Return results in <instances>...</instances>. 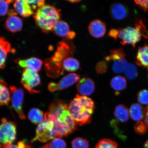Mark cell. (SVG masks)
<instances>
[{
	"label": "cell",
	"instance_id": "6da1fadb",
	"mask_svg": "<svg viewBox=\"0 0 148 148\" xmlns=\"http://www.w3.org/2000/svg\"><path fill=\"white\" fill-rule=\"evenodd\" d=\"M69 105L60 100H55L44 114L53 122L57 138L66 137L77 130V124L68 110Z\"/></svg>",
	"mask_w": 148,
	"mask_h": 148
},
{
	"label": "cell",
	"instance_id": "7a4b0ae2",
	"mask_svg": "<svg viewBox=\"0 0 148 148\" xmlns=\"http://www.w3.org/2000/svg\"><path fill=\"white\" fill-rule=\"evenodd\" d=\"M95 108L94 101L87 96L77 94L70 102L68 110L77 125L90 123Z\"/></svg>",
	"mask_w": 148,
	"mask_h": 148
},
{
	"label": "cell",
	"instance_id": "3957f363",
	"mask_svg": "<svg viewBox=\"0 0 148 148\" xmlns=\"http://www.w3.org/2000/svg\"><path fill=\"white\" fill-rule=\"evenodd\" d=\"M70 43L62 42L59 44L56 53L50 59L45 63L46 73L48 76L53 78L58 77L62 75L64 68L62 62L66 60L68 55L73 52V47L70 48Z\"/></svg>",
	"mask_w": 148,
	"mask_h": 148
},
{
	"label": "cell",
	"instance_id": "277c9868",
	"mask_svg": "<svg viewBox=\"0 0 148 148\" xmlns=\"http://www.w3.org/2000/svg\"><path fill=\"white\" fill-rule=\"evenodd\" d=\"M60 17V9L49 5H44L38 8L34 16L37 25L45 32L53 30Z\"/></svg>",
	"mask_w": 148,
	"mask_h": 148
},
{
	"label": "cell",
	"instance_id": "5b68a950",
	"mask_svg": "<svg viewBox=\"0 0 148 148\" xmlns=\"http://www.w3.org/2000/svg\"><path fill=\"white\" fill-rule=\"evenodd\" d=\"M145 30V25L141 21L137 20L135 27H129L119 29L118 37L121 39V43L123 45L130 44L134 47L136 43L140 40Z\"/></svg>",
	"mask_w": 148,
	"mask_h": 148
},
{
	"label": "cell",
	"instance_id": "8992f818",
	"mask_svg": "<svg viewBox=\"0 0 148 148\" xmlns=\"http://www.w3.org/2000/svg\"><path fill=\"white\" fill-rule=\"evenodd\" d=\"M0 125V147L7 144H11L15 140L16 126L14 122L8 121L5 118L1 120Z\"/></svg>",
	"mask_w": 148,
	"mask_h": 148
},
{
	"label": "cell",
	"instance_id": "52a82bcc",
	"mask_svg": "<svg viewBox=\"0 0 148 148\" xmlns=\"http://www.w3.org/2000/svg\"><path fill=\"white\" fill-rule=\"evenodd\" d=\"M44 117L43 121L37 127L36 138L33 140L38 139L45 143L57 138L53 122L47 117Z\"/></svg>",
	"mask_w": 148,
	"mask_h": 148
},
{
	"label": "cell",
	"instance_id": "ba28073f",
	"mask_svg": "<svg viewBox=\"0 0 148 148\" xmlns=\"http://www.w3.org/2000/svg\"><path fill=\"white\" fill-rule=\"evenodd\" d=\"M21 83L29 93L34 94L39 92L38 90L34 89L40 83V76L37 72L25 68L22 75Z\"/></svg>",
	"mask_w": 148,
	"mask_h": 148
},
{
	"label": "cell",
	"instance_id": "9c48e42d",
	"mask_svg": "<svg viewBox=\"0 0 148 148\" xmlns=\"http://www.w3.org/2000/svg\"><path fill=\"white\" fill-rule=\"evenodd\" d=\"M10 92L12 93V103L15 110L17 112L20 119L24 120L25 116L24 114L23 106L24 97L23 90L14 86L10 87Z\"/></svg>",
	"mask_w": 148,
	"mask_h": 148
},
{
	"label": "cell",
	"instance_id": "30bf717a",
	"mask_svg": "<svg viewBox=\"0 0 148 148\" xmlns=\"http://www.w3.org/2000/svg\"><path fill=\"white\" fill-rule=\"evenodd\" d=\"M80 78V75L78 74L69 73L63 77L58 83H50L48 86V89L52 92L64 90L78 82Z\"/></svg>",
	"mask_w": 148,
	"mask_h": 148
},
{
	"label": "cell",
	"instance_id": "8fae6325",
	"mask_svg": "<svg viewBox=\"0 0 148 148\" xmlns=\"http://www.w3.org/2000/svg\"><path fill=\"white\" fill-rule=\"evenodd\" d=\"M7 13L9 16L5 23V26L7 30L12 33L21 31L23 26L21 18L16 16L17 14L12 9L8 11Z\"/></svg>",
	"mask_w": 148,
	"mask_h": 148
},
{
	"label": "cell",
	"instance_id": "7c38bea8",
	"mask_svg": "<svg viewBox=\"0 0 148 148\" xmlns=\"http://www.w3.org/2000/svg\"><path fill=\"white\" fill-rule=\"evenodd\" d=\"M95 83L91 79L86 77L81 79L77 82V89L81 95L89 96L95 90Z\"/></svg>",
	"mask_w": 148,
	"mask_h": 148
},
{
	"label": "cell",
	"instance_id": "4fadbf2b",
	"mask_svg": "<svg viewBox=\"0 0 148 148\" xmlns=\"http://www.w3.org/2000/svg\"><path fill=\"white\" fill-rule=\"evenodd\" d=\"M89 32L94 38H99L104 36L106 32L105 23L98 19L93 20L88 26Z\"/></svg>",
	"mask_w": 148,
	"mask_h": 148
},
{
	"label": "cell",
	"instance_id": "5bb4252c",
	"mask_svg": "<svg viewBox=\"0 0 148 148\" xmlns=\"http://www.w3.org/2000/svg\"><path fill=\"white\" fill-rule=\"evenodd\" d=\"M14 7L18 14L24 18H27L34 14V10L26 1L18 0L15 1Z\"/></svg>",
	"mask_w": 148,
	"mask_h": 148
},
{
	"label": "cell",
	"instance_id": "9a60e30c",
	"mask_svg": "<svg viewBox=\"0 0 148 148\" xmlns=\"http://www.w3.org/2000/svg\"><path fill=\"white\" fill-rule=\"evenodd\" d=\"M18 63L22 67L38 72L41 69L42 62L39 59L32 57L27 60H20Z\"/></svg>",
	"mask_w": 148,
	"mask_h": 148
},
{
	"label": "cell",
	"instance_id": "2e32d148",
	"mask_svg": "<svg viewBox=\"0 0 148 148\" xmlns=\"http://www.w3.org/2000/svg\"><path fill=\"white\" fill-rule=\"evenodd\" d=\"M11 49L9 42L3 37H0V69H3L5 67L7 55Z\"/></svg>",
	"mask_w": 148,
	"mask_h": 148
},
{
	"label": "cell",
	"instance_id": "e0dca14e",
	"mask_svg": "<svg viewBox=\"0 0 148 148\" xmlns=\"http://www.w3.org/2000/svg\"><path fill=\"white\" fill-rule=\"evenodd\" d=\"M110 13L111 16L114 19L120 20L126 17L128 11L125 5L118 3L111 5Z\"/></svg>",
	"mask_w": 148,
	"mask_h": 148
},
{
	"label": "cell",
	"instance_id": "ac0fdd59",
	"mask_svg": "<svg viewBox=\"0 0 148 148\" xmlns=\"http://www.w3.org/2000/svg\"><path fill=\"white\" fill-rule=\"evenodd\" d=\"M145 110L143 106L138 103L131 105L130 109V114L131 118L136 121H140L145 115Z\"/></svg>",
	"mask_w": 148,
	"mask_h": 148
},
{
	"label": "cell",
	"instance_id": "d6986e66",
	"mask_svg": "<svg viewBox=\"0 0 148 148\" xmlns=\"http://www.w3.org/2000/svg\"><path fill=\"white\" fill-rule=\"evenodd\" d=\"M10 91L5 81L0 79V105H7L10 100Z\"/></svg>",
	"mask_w": 148,
	"mask_h": 148
},
{
	"label": "cell",
	"instance_id": "ffe728a7",
	"mask_svg": "<svg viewBox=\"0 0 148 148\" xmlns=\"http://www.w3.org/2000/svg\"><path fill=\"white\" fill-rule=\"evenodd\" d=\"M136 63L138 66L147 68L148 70V45L139 48L136 57Z\"/></svg>",
	"mask_w": 148,
	"mask_h": 148
},
{
	"label": "cell",
	"instance_id": "44dd1931",
	"mask_svg": "<svg viewBox=\"0 0 148 148\" xmlns=\"http://www.w3.org/2000/svg\"><path fill=\"white\" fill-rule=\"evenodd\" d=\"M114 114V116L118 121L122 123H125L129 120V110L124 105L120 104L116 106Z\"/></svg>",
	"mask_w": 148,
	"mask_h": 148
},
{
	"label": "cell",
	"instance_id": "7402d4cb",
	"mask_svg": "<svg viewBox=\"0 0 148 148\" xmlns=\"http://www.w3.org/2000/svg\"><path fill=\"white\" fill-rule=\"evenodd\" d=\"M69 25L62 20H59L57 22L53 29V32L57 36L64 37L67 36L70 31Z\"/></svg>",
	"mask_w": 148,
	"mask_h": 148
},
{
	"label": "cell",
	"instance_id": "603a6c76",
	"mask_svg": "<svg viewBox=\"0 0 148 148\" xmlns=\"http://www.w3.org/2000/svg\"><path fill=\"white\" fill-rule=\"evenodd\" d=\"M110 86L116 91H122L127 87L126 79L121 76H116L111 80Z\"/></svg>",
	"mask_w": 148,
	"mask_h": 148
},
{
	"label": "cell",
	"instance_id": "cb8c5ba5",
	"mask_svg": "<svg viewBox=\"0 0 148 148\" xmlns=\"http://www.w3.org/2000/svg\"><path fill=\"white\" fill-rule=\"evenodd\" d=\"M28 118L35 124H40L44 120V112L39 109L33 108L29 111Z\"/></svg>",
	"mask_w": 148,
	"mask_h": 148
},
{
	"label": "cell",
	"instance_id": "d4e9b609",
	"mask_svg": "<svg viewBox=\"0 0 148 148\" xmlns=\"http://www.w3.org/2000/svg\"><path fill=\"white\" fill-rule=\"evenodd\" d=\"M62 66L66 71L73 72L79 69V61L76 59L72 57H68L64 61Z\"/></svg>",
	"mask_w": 148,
	"mask_h": 148
},
{
	"label": "cell",
	"instance_id": "484cf974",
	"mask_svg": "<svg viewBox=\"0 0 148 148\" xmlns=\"http://www.w3.org/2000/svg\"><path fill=\"white\" fill-rule=\"evenodd\" d=\"M128 64L125 58L113 61V71L116 73H121L124 71L125 68Z\"/></svg>",
	"mask_w": 148,
	"mask_h": 148
},
{
	"label": "cell",
	"instance_id": "4316f807",
	"mask_svg": "<svg viewBox=\"0 0 148 148\" xmlns=\"http://www.w3.org/2000/svg\"><path fill=\"white\" fill-rule=\"evenodd\" d=\"M95 148H118V145L113 140L105 138L99 140Z\"/></svg>",
	"mask_w": 148,
	"mask_h": 148
},
{
	"label": "cell",
	"instance_id": "83f0119b",
	"mask_svg": "<svg viewBox=\"0 0 148 148\" xmlns=\"http://www.w3.org/2000/svg\"><path fill=\"white\" fill-rule=\"evenodd\" d=\"M124 72L125 76L130 79H134L137 76V69L136 66L133 64H128Z\"/></svg>",
	"mask_w": 148,
	"mask_h": 148
},
{
	"label": "cell",
	"instance_id": "f1b7e54d",
	"mask_svg": "<svg viewBox=\"0 0 148 148\" xmlns=\"http://www.w3.org/2000/svg\"><path fill=\"white\" fill-rule=\"evenodd\" d=\"M110 56L106 58L107 61H114L122 58H125V54L122 48L110 50Z\"/></svg>",
	"mask_w": 148,
	"mask_h": 148
},
{
	"label": "cell",
	"instance_id": "f546056e",
	"mask_svg": "<svg viewBox=\"0 0 148 148\" xmlns=\"http://www.w3.org/2000/svg\"><path fill=\"white\" fill-rule=\"evenodd\" d=\"M71 145L72 148H89V143L86 139L78 137L72 141Z\"/></svg>",
	"mask_w": 148,
	"mask_h": 148
},
{
	"label": "cell",
	"instance_id": "4dcf8cb0",
	"mask_svg": "<svg viewBox=\"0 0 148 148\" xmlns=\"http://www.w3.org/2000/svg\"><path fill=\"white\" fill-rule=\"evenodd\" d=\"M47 145L50 148H66V142L59 138L53 139Z\"/></svg>",
	"mask_w": 148,
	"mask_h": 148
},
{
	"label": "cell",
	"instance_id": "1f68e13d",
	"mask_svg": "<svg viewBox=\"0 0 148 148\" xmlns=\"http://www.w3.org/2000/svg\"><path fill=\"white\" fill-rule=\"evenodd\" d=\"M134 127L135 132L140 135L145 134L148 130L145 124L142 121L137 122L134 125Z\"/></svg>",
	"mask_w": 148,
	"mask_h": 148
},
{
	"label": "cell",
	"instance_id": "d6a6232c",
	"mask_svg": "<svg viewBox=\"0 0 148 148\" xmlns=\"http://www.w3.org/2000/svg\"><path fill=\"white\" fill-rule=\"evenodd\" d=\"M138 100L142 104H148V90H143L138 92L137 95Z\"/></svg>",
	"mask_w": 148,
	"mask_h": 148
},
{
	"label": "cell",
	"instance_id": "836d02e7",
	"mask_svg": "<svg viewBox=\"0 0 148 148\" xmlns=\"http://www.w3.org/2000/svg\"><path fill=\"white\" fill-rule=\"evenodd\" d=\"M12 1L0 0V16H5L8 13V4Z\"/></svg>",
	"mask_w": 148,
	"mask_h": 148
},
{
	"label": "cell",
	"instance_id": "e575fe53",
	"mask_svg": "<svg viewBox=\"0 0 148 148\" xmlns=\"http://www.w3.org/2000/svg\"><path fill=\"white\" fill-rule=\"evenodd\" d=\"M3 148H33L31 146L26 144L23 141L18 142L17 145L7 144L3 146Z\"/></svg>",
	"mask_w": 148,
	"mask_h": 148
},
{
	"label": "cell",
	"instance_id": "d590c367",
	"mask_svg": "<svg viewBox=\"0 0 148 148\" xmlns=\"http://www.w3.org/2000/svg\"><path fill=\"white\" fill-rule=\"evenodd\" d=\"M107 68V65L106 63L103 61H101L97 64L96 69L97 73L102 74L106 72Z\"/></svg>",
	"mask_w": 148,
	"mask_h": 148
},
{
	"label": "cell",
	"instance_id": "8d00e7d4",
	"mask_svg": "<svg viewBox=\"0 0 148 148\" xmlns=\"http://www.w3.org/2000/svg\"><path fill=\"white\" fill-rule=\"evenodd\" d=\"M27 2L29 5H32V7L33 10H36V6L39 7H41L44 4V1H26Z\"/></svg>",
	"mask_w": 148,
	"mask_h": 148
},
{
	"label": "cell",
	"instance_id": "74e56055",
	"mask_svg": "<svg viewBox=\"0 0 148 148\" xmlns=\"http://www.w3.org/2000/svg\"><path fill=\"white\" fill-rule=\"evenodd\" d=\"M135 2L145 12L148 11V1H135Z\"/></svg>",
	"mask_w": 148,
	"mask_h": 148
},
{
	"label": "cell",
	"instance_id": "f35d334b",
	"mask_svg": "<svg viewBox=\"0 0 148 148\" xmlns=\"http://www.w3.org/2000/svg\"><path fill=\"white\" fill-rule=\"evenodd\" d=\"M118 34H119V29H111L108 33V35L112 38H113L115 40L118 38Z\"/></svg>",
	"mask_w": 148,
	"mask_h": 148
},
{
	"label": "cell",
	"instance_id": "ab89813d",
	"mask_svg": "<svg viewBox=\"0 0 148 148\" xmlns=\"http://www.w3.org/2000/svg\"><path fill=\"white\" fill-rule=\"evenodd\" d=\"M76 36V34L75 32L73 31H70L66 36V38L68 40L73 39Z\"/></svg>",
	"mask_w": 148,
	"mask_h": 148
},
{
	"label": "cell",
	"instance_id": "60d3db41",
	"mask_svg": "<svg viewBox=\"0 0 148 148\" xmlns=\"http://www.w3.org/2000/svg\"><path fill=\"white\" fill-rule=\"evenodd\" d=\"M144 123L145 124L148 129V114L146 113L145 114V115L144 117Z\"/></svg>",
	"mask_w": 148,
	"mask_h": 148
},
{
	"label": "cell",
	"instance_id": "b9f144b4",
	"mask_svg": "<svg viewBox=\"0 0 148 148\" xmlns=\"http://www.w3.org/2000/svg\"><path fill=\"white\" fill-rule=\"evenodd\" d=\"M67 1L69 2L70 3H78L79 2L81 1H78V0L76 1V0H75V1Z\"/></svg>",
	"mask_w": 148,
	"mask_h": 148
},
{
	"label": "cell",
	"instance_id": "7bdbcfd3",
	"mask_svg": "<svg viewBox=\"0 0 148 148\" xmlns=\"http://www.w3.org/2000/svg\"><path fill=\"white\" fill-rule=\"evenodd\" d=\"M144 148H148V140L144 144Z\"/></svg>",
	"mask_w": 148,
	"mask_h": 148
},
{
	"label": "cell",
	"instance_id": "ee69618b",
	"mask_svg": "<svg viewBox=\"0 0 148 148\" xmlns=\"http://www.w3.org/2000/svg\"><path fill=\"white\" fill-rule=\"evenodd\" d=\"M41 148H50L49 146H48L47 144V145H46L45 146H44V147H42Z\"/></svg>",
	"mask_w": 148,
	"mask_h": 148
},
{
	"label": "cell",
	"instance_id": "f6af8a7d",
	"mask_svg": "<svg viewBox=\"0 0 148 148\" xmlns=\"http://www.w3.org/2000/svg\"><path fill=\"white\" fill-rule=\"evenodd\" d=\"M146 111L147 112V113L148 114V106L146 108Z\"/></svg>",
	"mask_w": 148,
	"mask_h": 148
},
{
	"label": "cell",
	"instance_id": "bcb514c9",
	"mask_svg": "<svg viewBox=\"0 0 148 148\" xmlns=\"http://www.w3.org/2000/svg\"><path fill=\"white\" fill-rule=\"evenodd\" d=\"M147 36L148 37V33H147Z\"/></svg>",
	"mask_w": 148,
	"mask_h": 148
},
{
	"label": "cell",
	"instance_id": "7dc6e473",
	"mask_svg": "<svg viewBox=\"0 0 148 148\" xmlns=\"http://www.w3.org/2000/svg\"><path fill=\"white\" fill-rule=\"evenodd\" d=\"M0 148H2V147H0Z\"/></svg>",
	"mask_w": 148,
	"mask_h": 148
},
{
	"label": "cell",
	"instance_id": "c3c4849f",
	"mask_svg": "<svg viewBox=\"0 0 148 148\" xmlns=\"http://www.w3.org/2000/svg\"></svg>",
	"mask_w": 148,
	"mask_h": 148
}]
</instances>
